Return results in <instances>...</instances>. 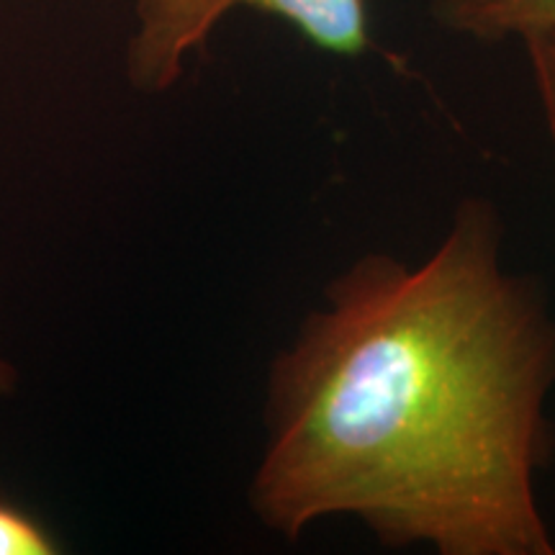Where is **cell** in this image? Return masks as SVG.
<instances>
[{
    "label": "cell",
    "instance_id": "4",
    "mask_svg": "<svg viewBox=\"0 0 555 555\" xmlns=\"http://www.w3.org/2000/svg\"><path fill=\"white\" fill-rule=\"evenodd\" d=\"M522 52L530 69L532 88H535V99L540 103V116H543L547 142L553 150L555 163V31H543L525 37Z\"/></svg>",
    "mask_w": 555,
    "mask_h": 555
},
{
    "label": "cell",
    "instance_id": "5",
    "mask_svg": "<svg viewBox=\"0 0 555 555\" xmlns=\"http://www.w3.org/2000/svg\"><path fill=\"white\" fill-rule=\"evenodd\" d=\"M60 553L57 538L24 512L21 506L0 499V555H54Z\"/></svg>",
    "mask_w": 555,
    "mask_h": 555
},
{
    "label": "cell",
    "instance_id": "1",
    "mask_svg": "<svg viewBox=\"0 0 555 555\" xmlns=\"http://www.w3.org/2000/svg\"><path fill=\"white\" fill-rule=\"evenodd\" d=\"M489 196L461 198L427 255H360L273 358L247 502L296 543L324 519L384 551L555 555V307L506 262Z\"/></svg>",
    "mask_w": 555,
    "mask_h": 555
},
{
    "label": "cell",
    "instance_id": "3",
    "mask_svg": "<svg viewBox=\"0 0 555 555\" xmlns=\"http://www.w3.org/2000/svg\"><path fill=\"white\" fill-rule=\"evenodd\" d=\"M427 13L440 31L481 44L555 31V0H429Z\"/></svg>",
    "mask_w": 555,
    "mask_h": 555
},
{
    "label": "cell",
    "instance_id": "2",
    "mask_svg": "<svg viewBox=\"0 0 555 555\" xmlns=\"http://www.w3.org/2000/svg\"><path fill=\"white\" fill-rule=\"evenodd\" d=\"M247 9L288 24L332 57L356 60L376 50L367 0H134L127 78L139 93H168L191 54L204 50L229 13Z\"/></svg>",
    "mask_w": 555,
    "mask_h": 555
},
{
    "label": "cell",
    "instance_id": "6",
    "mask_svg": "<svg viewBox=\"0 0 555 555\" xmlns=\"http://www.w3.org/2000/svg\"><path fill=\"white\" fill-rule=\"evenodd\" d=\"M16 386H18L16 365H13L9 358L0 356V399L9 397V393L16 391Z\"/></svg>",
    "mask_w": 555,
    "mask_h": 555
}]
</instances>
